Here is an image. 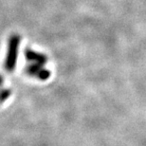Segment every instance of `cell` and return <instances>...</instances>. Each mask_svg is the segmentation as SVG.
<instances>
[{
	"label": "cell",
	"instance_id": "obj_1",
	"mask_svg": "<svg viewBox=\"0 0 146 146\" xmlns=\"http://www.w3.org/2000/svg\"><path fill=\"white\" fill-rule=\"evenodd\" d=\"M20 45V36L18 34H13L9 38L8 50L6 55V60L4 64L5 70L11 72L15 69L17 57H18V48Z\"/></svg>",
	"mask_w": 146,
	"mask_h": 146
},
{
	"label": "cell",
	"instance_id": "obj_4",
	"mask_svg": "<svg viewBox=\"0 0 146 146\" xmlns=\"http://www.w3.org/2000/svg\"><path fill=\"white\" fill-rule=\"evenodd\" d=\"M11 95V91L9 89H2L0 90V103L4 102L9 98V96Z\"/></svg>",
	"mask_w": 146,
	"mask_h": 146
},
{
	"label": "cell",
	"instance_id": "obj_3",
	"mask_svg": "<svg viewBox=\"0 0 146 146\" xmlns=\"http://www.w3.org/2000/svg\"><path fill=\"white\" fill-rule=\"evenodd\" d=\"M25 57L29 62H33V64H38L41 66L46 65L48 62V57L45 54L34 51L31 48H27L25 50Z\"/></svg>",
	"mask_w": 146,
	"mask_h": 146
},
{
	"label": "cell",
	"instance_id": "obj_2",
	"mask_svg": "<svg viewBox=\"0 0 146 146\" xmlns=\"http://www.w3.org/2000/svg\"><path fill=\"white\" fill-rule=\"evenodd\" d=\"M25 71L31 77L37 78L42 81L46 80L50 76V72L48 69L44 68L43 66L38 65V64H31V65L27 66L25 68Z\"/></svg>",
	"mask_w": 146,
	"mask_h": 146
},
{
	"label": "cell",
	"instance_id": "obj_5",
	"mask_svg": "<svg viewBox=\"0 0 146 146\" xmlns=\"http://www.w3.org/2000/svg\"><path fill=\"white\" fill-rule=\"evenodd\" d=\"M3 84V77L1 75H0V86H1V84Z\"/></svg>",
	"mask_w": 146,
	"mask_h": 146
}]
</instances>
